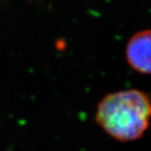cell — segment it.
I'll return each instance as SVG.
<instances>
[{"label":"cell","mask_w":151,"mask_h":151,"mask_svg":"<svg viewBox=\"0 0 151 151\" xmlns=\"http://www.w3.org/2000/svg\"><path fill=\"white\" fill-rule=\"evenodd\" d=\"M127 60L134 70L151 74V29L135 33L126 46Z\"/></svg>","instance_id":"obj_2"},{"label":"cell","mask_w":151,"mask_h":151,"mask_svg":"<svg viewBox=\"0 0 151 151\" xmlns=\"http://www.w3.org/2000/svg\"><path fill=\"white\" fill-rule=\"evenodd\" d=\"M151 102L146 93L127 89L106 95L99 102L96 122L108 134L119 141L141 138L149 127Z\"/></svg>","instance_id":"obj_1"}]
</instances>
